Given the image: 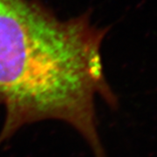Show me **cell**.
<instances>
[{
  "mask_svg": "<svg viewBox=\"0 0 157 157\" xmlns=\"http://www.w3.org/2000/svg\"><path fill=\"white\" fill-rule=\"evenodd\" d=\"M106 33L87 16L62 20L35 0H0V146L23 126L53 119L106 157L94 106L98 95L118 106L101 61Z\"/></svg>",
  "mask_w": 157,
  "mask_h": 157,
  "instance_id": "obj_1",
  "label": "cell"
}]
</instances>
